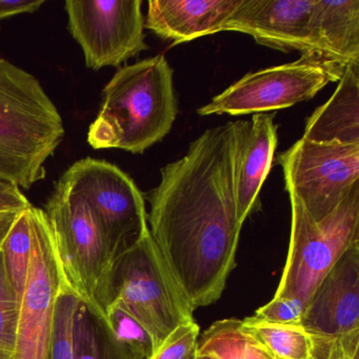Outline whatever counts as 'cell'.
<instances>
[{"label": "cell", "mask_w": 359, "mask_h": 359, "mask_svg": "<svg viewBox=\"0 0 359 359\" xmlns=\"http://www.w3.org/2000/svg\"><path fill=\"white\" fill-rule=\"evenodd\" d=\"M60 180L88 203L116 257L149 231L144 194L113 163L86 157Z\"/></svg>", "instance_id": "obj_8"}, {"label": "cell", "mask_w": 359, "mask_h": 359, "mask_svg": "<svg viewBox=\"0 0 359 359\" xmlns=\"http://www.w3.org/2000/svg\"><path fill=\"white\" fill-rule=\"evenodd\" d=\"M79 304L68 292H62L58 297L49 359H75L74 320Z\"/></svg>", "instance_id": "obj_23"}, {"label": "cell", "mask_w": 359, "mask_h": 359, "mask_svg": "<svg viewBox=\"0 0 359 359\" xmlns=\"http://www.w3.org/2000/svg\"><path fill=\"white\" fill-rule=\"evenodd\" d=\"M249 129L237 121L203 132L147 194L151 236L193 311L222 297L236 264L237 171Z\"/></svg>", "instance_id": "obj_1"}, {"label": "cell", "mask_w": 359, "mask_h": 359, "mask_svg": "<svg viewBox=\"0 0 359 359\" xmlns=\"http://www.w3.org/2000/svg\"><path fill=\"white\" fill-rule=\"evenodd\" d=\"M274 117V114L260 113L250 121L237 171V218L243 226L257 208L260 190L274 161L277 147Z\"/></svg>", "instance_id": "obj_16"}, {"label": "cell", "mask_w": 359, "mask_h": 359, "mask_svg": "<svg viewBox=\"0 0 359 359\" xmlns=\"http://www.w3.org/2000/svg\"><path fill=\"white\" fill-rule=\"evenodd\" d=\"M0 359H10V356H8L7 354L0 351Z\"/></svg>", "instance_id": "obj_32"}, {"label": "cell", "mask_w": 359, "mask_h": 359, "mask_svg": "<svg viewBox=\"0 0 359 359\" xmlns=\"http://www.w3.org/2000/svg\"><path fill=\"white\" fill-rule=\"evenodd\" d=\"M201 329L195 321L176 327L151 359H188L196 350Z\"/></svg>", "instance_id": "obj_25"}, {"label": "cell", "mask_w": 359, "mask_h": 359, "mask_svg": "<svg viewBox=\"0 0 359 359\" xmlns=\"http://www.w3.org/2000/svg\"><path fill=\"white\" fill-rule=\"evenodd\" d=\"M346 67L304 57L249 73L197 110L201 116L245 115L283 110L312 100L330 83H338Z\"/></svg>", "instance_id": "obj_7"}, {"label": "cell", "mask_w": 359, "mask_h": 359, "mask_svg": "<svg viewBox=\"0 0 359 359\" xmlns=\"http://www.w3.org/2000/svg\"><path fill=\"white\" fill-rule=\"evenodd\" d=\"M173 73L163 55L119 68L102 91L90 146L142 154L165 137L177 116Z\"/></svg>", "instance_id": "obj_2"}, {"label": "cell", "mask_w": 359, "mask_h": 359, "mask_svg": "<svg viewBox=\"0 0 359 359\" xmlns=\"http://www.w3.org/2000/svg\"><path fill=\"white\" fill-rule=\"evenodd\" d=\"M302 325L312 344H335L359 335V243L319 283L306 304Z\"/></svg>", "instance_id": "obj_13"}, {"label": "cell", "mask_w": 359, "mask_h": 359, "mask_svg": "<svg viewBox=\"0 0 359 359\" xmlns=\"http://www.w3.org/2000/svg\"><path fill=\"white\" fill-rule=\"evenodd\" d=\"M75 359H144L119 341L108 321L79 304L74 320Z\"/></svg>", "instance_id": "obj_18"}, {"label": "cell", "mask_w": 359, "mask_h": 359, "mask_svg": "<svg viewBox=\"0 0 359 359\" xmlns=\"http://www.w3.org/2000/svg\"><path fill=\"white\" fill-rule=\"evenodd\" d=\"M20 299L6 269L0 249V351L11 358L15 346Z\"/></svg>", "instance_id": "obj_24"}, {"label": "cell", "mask_w": 359, "mask_h": 359, "mask_svg": "<svg viewBox=\"0 0 359 359\" xmlns=\"http://www.w3.org/2000/svg\"><path fill=\"white\" fill-rule=\"evenodd\" d=\"M106 317L109 327L119 341L142 358H152L155 353L152 336L121 302H111L106 310Z\"/></svg>", "instance_id": "obj_22"}, {"label": "cell", "mask_w": 359, "mask_h": 359, "mask_svg": "<svg viewBox=\"0 0 359 359\" xmlns=\"http://www.w3.org/2000/svg\"><path fill=\"white\" fill-rule=\"evenodd\" d=\"M355 355L344 350L341 341L313 348L311 359H354Z\"/></svg>", "instance_id": "obj_29"}, {"label": "cell", "mask_w": 359, "mask_h": 359, "mask_svg": "<svg viewBox=\"0 0 359 359\" xmlns=\"http://www.w3.org/2000/svg\"><path fill=\"white\" fill-rule=\"evenodd\" d=\"M241 325L275 359H311L312 339L302 325L269 323L254 315Z\"/></svg>", "instance_id": "obj_20"}, {"label": "cell", "mask_w": 359, "mask_h": 359, "mask_svg": "<svg viewBox=\"0 0 359 359\" xmlns=\"http://www.w3.org/2000/svg\"><path fill=\"white\" fill-rule=\"evenodd\" d=\"M195 352H196V350H195L194 352H193L192 354H191V356L189 357L188 359H194L195 358Z\"/></svg>", "instance_id": "obj_33"}, {"label": "cell", "mask_w": 359, "mask_h": 359, "mask_svg": "<svg viewBox=\"0 0 359 359\" xmlns=\"http://www.w3.org/2000/svg\"><path fill=\"white\" fill-rule=\"evenodd\" d=\"M65 291L106 319L116 256L88 203L58 180L43 210Z\"/></svg>", "instance_id": "obj_4"}, {"label": "cell", "mask_w": 359, "mask_h": 359, "mask_svg": "<svg viewBox=\"0 0 359 359\" xmlns=\"http://www.w3.org/2000/svg\"><path fill=\"white\" fill-rule=\"evenodd\" d=\"M28 213L30 266L20 302L15 346L10 359H49L56 302L66 291L45 211L32 205Z\"/></svg>", "instance_id": "obj_9"}, {"label": "cell", "mask_w": 359, "mask_h": 359, "mask_svg": "<svg viewBox=\"0 0 359 359\" xmlns=\"http://www.w3.org/2000/svg\"><path fill=\"white\" fill-rule=\"evenodd\" d=\"M194 359H217L214 355L210 354V353L205 352H198L196 350L195 352V358Z\"/></svg>", "instance_id": "obj_31"}, {"label": "cell", "mask_w": 359, "mask_h": 359, "mask_svg": "<svg viewBox=\"0 0 359 359\" xmlns=\"http://www.w3.org/2000/svg\"><path fill=\"white\" fill-rule=\"evenodd\" d=\"M276 161L283 168L285 190L317 222L359 184V144H319L302 137Z\"/></svg>", "instance_id": "obj_10"}, {"label": "cell", "mask_w": 359, "mask_h": 359, "mask_svg": "<svg viewBox=\"0 0 359 359\" xmlns=\"http://www.w3.org/2000/svg\"><path fill=\"white\" fill-rule=\"evenodd\" d=\"M111 302H121L148 330L155 352L176 327L195 321L150 230L115 259Z\"/></svg>", "instance_id": "obj_6"}, {"label": "cell", "mask_w": 359, "mask_h": 359, "mask_svg": "<svg viewBox=\"0 0 359 359\" xmlns=\"http://www.w3.org/2000/svg\"><path fill=\"white\" fill-rule=\"evenodd\" d=\"M337 89L306 118L304 140L319 144H359V64L344 69Z\"/></svg>", "instance_id": "obj_15"}, {"label": "cell", "mask_w": 359, "mask_h": 359, "mask_svg": "<svg viewBox=\"0 0 359 359\" xmlns=\"http://www.w3.org/2000/svg\"><path fill=\"white\" fill-rule=\"evenodd\" d=\"M43 4L45 0H0V20L20 14L34 13Z\"/></svg>", "instance_id": "obj_28"}, {"label": "cell", "mask_w": 359, "mask_h": 359, "mask_svg": "<svg viewBox=\"0 0 359 359\" xmlns=\"http://www.w3.org/2000/svg\"><path fill=\"white\" fill-rule=\"evenodd\" d=\"M313 7L314 0H241L222 31L250 35L258 45L285 53L332 62L317 35Z\"/></svg>", "instance_id": "obj_12"}, {"label": "cell", "mask_w": 359, "mask_h": 359, "mask_svg": "<svg viewBox=\"0 0 359 359\" xmlns=\"http://www.w3.org/2000/svg\"><path fill=\"white\" fill-rule=\"evenodd\" d=\"M287 194L291 205L289 251L274 297L297 298L306 306L336 262L359 243V184L318 222L293 193Z\"/></svg>", "instance_id": "obj_5"}, {"label": "cell", "mask_w": 359, "mask_h": 359, "mask_svg": "<svg viewBox=\"0 0 359 359\" xmlns=\"http://www.w3.org/2000/svg\"><path fill=\"white\" fill-rule=\"evenodd\" d=\"M32 203L22 192L20 187L9 180L0 178V213L1 212H22Z\"/></svg>", "instance_id": "obj_27"}, {"label": "cell", "mask_w": 359, "mask_h": 359, "mask_svg": "<svg viewBox=\"0 0 359 359\" xmlns=\"http://www.w3.org/2000/svg\"><path fill=\"white\" fill-rule=\"evenodd\" d=\"M28 209L18 214L9 234L0 247L3 252L6 269L20 302L24 293L30 266L31 231Z\"/></svg>", "instance_id": "obj_21"}, {"label": "cell", "mask_w": 359, "mask_h": 359, "mask_svg": "<svg viewBox=\"0 0 359 359\" xmlns=\"http://www.w3.org/2000/svg\"><path fill=\"white\" fill-rule=\"evenodd\" d=\"M313 20L332 62L359 64V0H314Z\"/></svg>", "instance_id": "obj_17"}, {"label": "cell", "mask_w": 359, "mask_h": 359, "mask_svg": "<svg viewBox=\"0 0 359 359\" xmlns=\"http://www.w3.org/2000/svg\"><path fill=\"white\" fill-rule=\"evenodd\" d=\"M65 137L64 121L34 75L0 58V178L30 189Z\"/></svg>", "instance_id": "obj_3"}, {"label": "cell", "mask_w": 359, "mask_h": 359, "mask_svg": "<svg viewBox=\"0 0 359 359\" xmlns=\"http://www.w3.org/2000/svg\"><path fill=\"white\" fill-rule=\"evenodd\" d=\"M306 306L297 298L273 297L269 304L260 306L254 316L269 323L302 325Z\"/></svg>", "instance_id": "obj_26"}, {"label": "cell", "mask_w": 359, "mask_h": 359, "mask_svg": "<svg viewBox=\"0 0 359 359\" xmlns=\"http://www.w3.org/2000/svg\"><path fill=\"white\" fill-rule=\"evenodd\" d=\"M20 213V212H1L0 213V247L3 245L7 235L9 234L12 226Z\"/></svg>", "instance_id": "obj_30"}, {"label": "cell", "mask_w": 359, "mask_h": 359, "mask_svg": "<svg viewBox=\"0 0 359 359\" xmlns=\"http://www.w3.org/2000/svg\"><path fill=\"white\" fill-rule=\"evenodd\" d=\"M196 350L217 359H275L269 351L248 333L241 319L215 321L199 335Z\"/></svg>", "instance_id": "obj_19"}, {"label": "cell", "mask_w": 359, "mask_h": 359, "mask_svg": "<svg viewBox=\"0 0 359 359\" xmlns=\"http://www.w3.org/2000/svg\"><path fill=\"white\" fill-rule=\"evenodd\" d=\"M142 0H67L69 32L94 71L121 66L149 49Z\"/></svg>", "instance_id": "obj_11"}, {"label": "cell", "mask_w": 359, "mask_h": 359, "mask_svg": "<svg viewBox=\"0 0 359 359\" xmlns=\"http://www.w3.org/2000/svg\"><path fill=\"white\" fill-rule=\"evenodd\" d=\"M241 0H151L144 28L172 46L222 32Z\"/></svg>", "instance_id": "obj_14"}]
</instances>
